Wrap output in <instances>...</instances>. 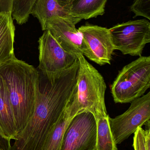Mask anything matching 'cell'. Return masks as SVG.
Instances as JSON below:
<instances>
[{
	"label": "cell",
	"instance_id": "cell-1",
	"mask_svg": "<svg viewBox=\"0 0 150 150\" xmlns=\"http://www.w3.org/2000/svg\"><path fill=\"white\" fill-rule=\"evenodd\" d=\"M10 101L17 135L22 132L34 111L40 88V75L31 65L15 58L0 67Z\"/></svg>",
	"mask_w": 150,
	"mask_h": 150
},
{
	"label": "cell",
	"instance_id": "cell-2",
	"mask_svg": "<svg viewBox=\"0 0 150 150\" xmlns=\"http://www.w3.org/2000/svg\"><path fill=\"white\" fill-rule=\"evenodd\" d=\"M79 67L75 91L66 107L70 116L90 112L95 118L108 115L105 95L106 84L102 75L84 56L78 57Z\"/></svg>",
	"mask_w": 150,
	"mask_h": 150
},
{
	"label": "cell",
	"instance_id": "cell-3",
	"mask_svg": "<svg viewBox=\"0 0 150 150\" xmlns=\"http://www.w3.org/2000/svg\"><path fill=\"white\" fill-rule=\"evenodd\" d=\"M150 87V56H140L125 66L112 84L115 103H130L144 95Z\"/></svg>",
	"mask_w": 150,
	"mask_h": 150
},
{
	"label": "cell",
	"instance_id": "cell-4",
	"mask_svg": "<svg viewBox=\"0 0 150 150\" xmlns=\"http://www.w3.org/2000/svg\"><path fill=\"white\" fill-rule=\"evenodd\" d=\"M114 50L124 55L141 56L150 42V23L147 19L129 21L109 29Z\"/></svg>",
	"mask_w": 150,
	"mask_h": 150
},
{
	"label": "cell",
	"instance_id": "cell-5",
	"mask_svg": "<svg viewBox=\"0 0 150 150\" xmlns=\"http://www.w3.org/2000/svg\"><path fill=\"white\" fill-rule=\"evenodd\" d=\"M130 103L125 112L114 118L109 117L110 128L116 144L127 139L139 127L150 126V92Z\"/></svg>",
	"mask_w": 150,
	"mask_h": 150
},
{
	"label": "cell",
	"instance_id": "cell-6",
	"mask_svg": "<svg viewBox=\"0 0 150 150\" xmlns=\"http://www.w3.org/2000/svg\"><path fill=\"white\" fill-rule=\"evenodd\" d=\"M38 44V67L47 79L54 78L78 59L76 55L65 51L49 31H44Z\"/></svg>",
	"mask_w": 150,
	"mask_h": 150
},
{
	"label": "cell",
	"instance_id": "cell-7",
	"mask_svg": "<svg viewBox=\"0 0 150 150\" xmlns=\"http://www.w3.org/2000/svg\"><path fill=\"white\" fill-rule=\"evenodd\" d=\"M97 125L93 115L84 112L75 115L63 135L60 150H96Z\"/></svg>",
	"mask_w": 150,
	"mask_h": 150
},
{
	"label": "cell",
	"instance_id": "cell-8",
	"mask_svg": "<svg viewBox=\"0 0 150 150\" xmlns=\"http://www.w3.org/2000/svg\"><path fill=\"white\" fill-rule=\"evenodd\" d=\"M42 30H48L61 46L67 52L76 55L86 56L90 59L89 50L75 24L68 18L54 17L47 19Z\"/></svg>",
	"mask_w": 150,
	"mask_h": 150
},
{
	"label": "cell",
	"instance_id": "cell-9",
	"mask_svg": "<svg viewBox=\"0 0 150 150\" xmlns=\"http://www.w3.org/2000/svg\"><path fill=\"white\" fill-rule=\"evenodd\" d=\"M78 30L90 52V60L100 66L110 65L115 50L109 29L86 24Z\"/></svg>",
	"mask_w": 150,
	"mask_h": 150
},
{
	"label": "cell",
	"instance_id": "cell-10",
	"mask_svg": "<svg viewBox=\"0 0 150 150\" xmlns=\"http://www.w3.org/2000/svg\"><path fill=\"white\" fill-rule=\"evenodd\" d=\"M15 30L11 13H0V67L16 58Z\"/></svg>",
	"mask_w": 150,
	"mask_h": 150
},
{
	"label": "cell",
	"instance_id": "cell-11",
	"mask_svg": "<svg viewBox=\"0 0 150 150\" xmlns=\"http://www.w3.org/2000/svg\"><path fill=\"white\" fill-rule=\"evenodd\" d=\"M31 15L38 19L41 28L47 19L54 17L68 18L75 25L81 21L70 16L68 11L63 8L57 0H36L32 8Z\"/></svg>",
	"mask_w": 150,
	"mask_h": 150
},
{
	"label": "cell",
	"instance_id": "cell-12",
	"mask_svg": "<svg viewBox=\"0 0 150 150\" xmlns=\"http://www.w3.org/2000/svg\"><path fill=\"white\" fill-rule=\"evenodd\" d=\"M0 127L4 134L11 140L17 136L15 119L8 92L0 75Z\"/></svg>",
	"mask_w": 150,
	"mask_h": 150
},
{
	"label": "cell",
	"instance_id": "cell-13",
	"mask_svg": "<svg viewBox=\"0 0 150 150\" xmlns=\"http://www.w3.org/2000/svg\"><path fill=\"white\" fill-rule=\"evenodd\" d=\"M107 0H75L69 10L73 17L88 19L104 15Z\"/></svg>",
	"mask_w": 150,
	"mask_h": 150
},
{
	"label": "cell",
	"instance_id": "cell-14",
	"mask_svg": "<svg viewBox=\"0 0 150 150\" xmlns=\"http://www.w3.org/2000/svg\"><path fill=\"white\" fill-rule=\"evenodd\" d=\"M109 116L96 117L97 135L96 150H118L110 128Z\"/></svg>",
	"mask_w": 150,
	"mask_h": 150
},
{
	"label": "cell",
	"instance_id": "cell-15",
	"mask_svg": "<svg viewBox=\"0 0 150 150\" xmlns=\"http://www.w3.org/2000/svg\"><path fill=\"white\" fill-rule=\"evenodd\" d=\"M73 117L70 116L65 108L47 137L41 150H60L63 135L69 123Z\"/></svg>",
	"mask_w": 150,
	"mask_h": 150
},
{
	"label": "cell",
	"instance_id": "cell-16",
	"mask_svg": "<svg viewBox=\"0 0 150 150\" xmlns=\"http://www.w3.org/2000/svg\"><path fill=\"white\" fill-rule=\"evenodd\" d=\"M36 0H14L11 16L19 25L28 22L32 8Z\"/></svg>",
	"mask_w": 150,
	"mask_h": 150
},
{
	"label": "cell",
	"instance_id": "cell-17",
	"mask_svg": "<svg viewBox=\"0 0 150 150\" xmlns=\"http://www.w3.org/2000/svg\"><path fill=\"white\" fill-rule=\"evenodd\" d=\"M133 147L134 150H150V128L144 129L139 127L134 133Z\"/></svg>",
	"mask_w": 150,
	"mask_h": 150
},
{
	"label": "cell",
	"instance_id": "cell-18",
	"mask_svg": "<svg viewBox=\"0 0 150 150\" xmlns=\"http://www.w3.org/2000/svg\"><path fill=\"white\" fill-rule=\"evenodd\" d=\"M130 9L135 14L134 18L140 16L150 20V0H134Z\"/></svg>",
	"mask_w": 150,
	"mask_h": 150
},
{
	"label": "cell",
	"instance_id": "cell-19",
	"mask_svg": "<svg viewBox=\"0 0 150 150\" xmlns=\"http://www.w3.org/2000/svg\"><path fill=\"white\" fill-rule=\"evenodd\" d=\"M11 140L4 134L0 127V150H11Z\"/></svg>",
	"mask_w": 150,
	"mask_h": 150
},
{
	"label": "cell",
	"instance_id": "cell-20",
	"mask_svg": "<svg viewBox=\"0 0 150 150\" xmlns=\"http://www.w3.org/2000/svg\"><path fill=\"white\" fill-rule=\"evenodd\" d=\"M14 0H0V13H12Z\"/></svg>",
	"mask_w": 150,
	"mask_h": 150
},
{
	"label": "cell",
	"instance_id": "cell-21",
	"mask_svg": "<svg viewBox=\"0 0 150 150\" xmlns=\"http://www.w3.org/2000/svg\"><path fill=\"white\" fill-rule=\"evenodd\" d=\"M75 0H57L59 4L64 8L66 9L67 10H69L71 5Z\"/></svg>",
	"mask_w": 150,
	"mask_h": 150
}]
</instances>
